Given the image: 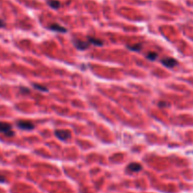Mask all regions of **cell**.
I'll return each instance as SVG.
<instances>
[{
    "mask_svg": "<svg viewBox=\"0 0 193 193\" xmlns=\"http://www.w3.org/2000/svg\"><path fill=\"white\" fill-rule=\"evenodd\" d=\"M48 28L50 30H53V31H56V32H61V33H65L67 32V29L63 26L59 25L58 24H52L48 26Z\"/></svg>",
    "mask_w": 193,
    "mask_h": 193,
    "instance_id": "8992f818",
    "label": "cell"
},
{
    "mask_svg": "<svg viewBox=\"0 0 193 193\" xmlns=\"http://www.w3.org/2000/svg\"><path fill=\"white\" fill-rule=\"evenodd\" d=\"M0 133H4L6 136H13L14 133L11 130V125L8 123H2L0 122Z\"/></svg>",
    "mask_w": 193,
    "mask_h": 193,
    "instance_id": "6da1fadb",
    "label": "cell"
},
{
    "mask_svg": "<svg viewBox=\"0 0 193 193\" xmlns=\"http://www.w3.org/2000/svg\"><path fill=\"white\" fill-rule=\"evenodd\" d=\"M55 135L58 138L61 139V141H66V139H68L71 138V134L70 132L67 131V130H56L55 131Z\"/></svg>",
    "mask_w": 193,
    "mask_h": 193,
    "instance_id": "3957f363",
    "label": "cell"
},
{
    "mask_svg": "<svg viewBox=\"0 0 193 193\" xmlns=\"http://www.w3.org/2000/svg\"><path fill=\"white\" fill-rule=\"evenodd\" d=\"M33 87L35 89L39 90V91H48V89L44 87L43 85H40V84H33Z\"/></svg>",
    "mask_w": 193,
    "mask_h": 193,
    "instance_id": "8fae6325",
    "label": "cell"
},
{
    "mask_svg": "<svg viewBox=\"0 0 193 193\" xmlns=\"http://www.w3.org/2000/svg\"><path fill=\"white\" fill-rule=\"evenodd\" d=\"M142 169L141 165H139L138 163H131L128 165L127 167V170L129 171H132V172H138Z\"/></svg>",
    "mask_w": 193,
    "mask_h": 193,
    "instance_id": "52a82bcc",
    "label": "cell"
},
{
    "mask_svg": "<svg viewBox=\"0 0 193 193\" xmlns=\"http://www.w3.org/2000/svg\"><path fill=\"white\" fill-rule=\"evenodd\" d=\"M127 48L132 51H139L141 49V43H137V44H133V45H127Z\"/></svg>",
    "mask_w": 193,
    "mask_h": 193,
    "instance_id": "30bf717a",
    "label": "cell"
},
{
    "mask_svg": "<svg viewBox=\"0 0 193 193\" xmlns=\"http://www.w3.org/2000/svg\"><path fill=\"white\" fill-rule=\"evenodd\" d=\"M146 57H147V58L150 59V61H155V59L157 58V54L155 52H150Z\"/></svg>",
    "mask_w": 193,
    "mask_h": 193,
    "instance_id": "7c38bea8",
    "label": "cell"
},
{
    "mask_svg": "<svg viewBox=\"0 0 193 193\" xmlns=\"http://www.w3.org/2000/svg\"><path fill=\"white\" fill-rule=\"evenodd\" d=\"M47 4L52 9H55V10L58 9L61 7V2L58 0H47Z\"/></svg>",
    "mask_w": 193,
    "mask_h": 193,
    "instance_id": "ba28073f",
    "label": "cell"
},
{
    "mask_svg": "<svg viewBox=\"0 0 193 193\" xmlns=\"http://www.w3.org/2000/svg\"><path fill=\"white\" fill-rule=\"evenodd\" d=\"M74 45L79 50H86L89 46H90V43L89 42H83V41H79V40H74Z\"/></svg>",
    "mask_w": 193,
    "mask_h": 193,
    "instance_id": "5b68a950",
    "label": "cell"
},
{
    "mask_svg": "<svg viewBox=\"0 0 193 193\" xmlns=\"http://www.w3.org/2000/svg\"><path fill=\"white\" fill-rule=\"evenodd\" d=\"M88 41L91 44H94V45H98V46H102L103 45V42L99 39H95L92 37H88Z\"/></svg>",
    "mask_w": 193,
    "mask_h": 193,
    "instance_id": "9c48e42d",
    "label": "cell"
},
{
    "mask_svg": "<svg viewBox=\"0 0 193 193\" xmlns=\"http://www.w3.org/2000/svg\"><path fill=\"white\" fill-rule=\"evenodd\" d=\"M16 125L20 129L23 130H32L34 129V124L29 121H25V120H20L16 123Z\"/></svg>",
    "mask_w": 193,
    "mask_h": 193,
    "instance_id": "7a4b0ae2",
    "label": "cell"
},
{
    "mask_svg": "<svg viewBox=\"0 0 193 193\" xmlns=\"http://www.w3.org/2000/svg\"><path fill=\"white\" fill-rule=\"evenodd\" d=\"M21 92H25V94H28L29 90L26 89V88H21Z\"/></svg>",
    "mask_w": 193,
    "mask_h": 193,
    "instance_id": "5bb4252c",
    "label": "cell"
},
{
    "mask_svg": "<svg viewBox=\"0 0 193 193\" xmlns=\"http://www.w3.org/2000/svg\"><path fill=\"white\" fill-rule=\"evenodd\" d=\"M161 63L163 65H165L166 67H168V68H174V66H176L178 64L177 61L175 58H165L163 59H161Z\"/></svg>",
    "mask_w": 193,
    "mask_h": 193,
    "instance_id": "277c9868",
    "label": "cell"
},
{
    "mask_svg": "<svg viewBox=\"0 0 193 193\" xmlns=\"http://www.w3.org/2000/svg\"><path fill=\"white\" fill-rule=\"evenodd\" d=\"M6 181V179H5V177H3V176H0V182H5Z\"/></svg>",
    "mask_w": 193,
    "mask_h": 193,
    "instance_id": "2e32d148",
    "label": "cell"
},
{
    "mask_svg": "<svg viewBox=\"0 0 193 193\" xmlns=\"http://www.w3.org/2000/svg\"><path fill=\"white\" fill-rule=\"evenodd\" d=\"M6 25H5V22L3 21V20H1L0 19V28H4Z\"/></svg>",
    "mask_w": 193,
    "mask_h": 193,
    "instance_id": "9a60e30c",
    "label": "cell"
},
{
    "mask_svg": "<svg viewBox=\"0 0 193 193\" xmlns=\"http://www.w3.org/2000/svg\"><path fill=\"white\" fill-rule=\"evenodd\" d=\"M158 106L159 108H164V106H166V103L165 102H158Z\"/></svg>",
    "mask_w": 193,
    "mask_h": 193,
    "instance_id": "4fadbf2b",
    "label": "cell"
}]
</instances>
